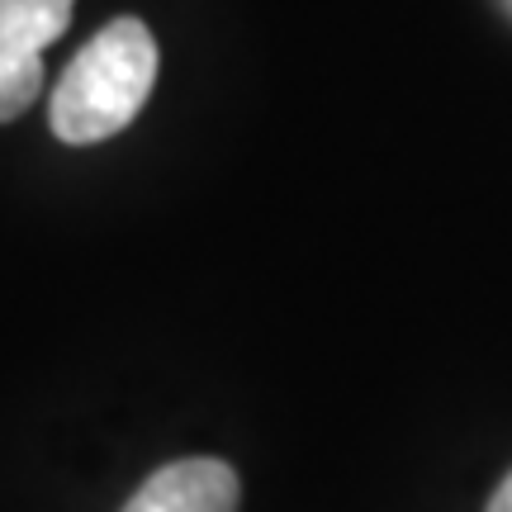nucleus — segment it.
<instances>
[{
	"mask_svg": "<svg viewBox=\"0 0 512 512\" xmlns=\"http://www.w3.org/2000/svg\"><path fill=\"white\" fill-rule=\"evenodd\" d=\"M157 86V38L143 19H114L72 57L53 91V133L72 147L124 133Z\"/></svg>",
	"mask_w": 512,
	"mask_h": 512,
	"instance_id": "1",
	"label": "nucleus"
},
{
	"mask_svg": "<svg viewBox=\"0 0 512 512\" xmlns=\"http://www.w3.org/2000/svg\"><path fill=\"white\" fill-rule=\"evenodd\" d=\"M124 512H238V475L209 456L176 460L147 479Z\"/></svg>",
	"mask_w": 512,
	"mask_h": 512,
	"instance_id": "2",
	"label": "nucleus"
},
{
	"mask_svg": "<svg viewBox=\"0 0 512 512\" xmlns=\"http://www.w3.org/2000/svg\"><path fill=\"white\" fill-rule=\"evenodd\" d=\"M72 5L76 0H0V34L43 53L72 24Z\"/></svg>",
	"mask_w": 512,
	"mask_h": 512,
	"instance_id": "3",
	"label": "nucleus"
},
{
	"mask_svg": "<svg viewBox=\"0 0 512 512\" xmlns=\"http://www.w3.org/2000/svg\"><path fill=\"white\" fill-rule=\"evenodd\" d=\"M43 91V53L0 34V124L19 119Z\"/></svg>",
	"mask_w": 512,
	"mask_h": 512,
	"instance_id": "4",
	"label": "nucleus"
},
{
	"mask_svg": "<svg viewBox=\"0 0 512 512\" xmlns=\"http://www.w3.org/2000/svg\"><path fill=\"white\" fill-rule=\"evenodd\" d=\"M489 512H512V475L494 489V498H489Z\"/></svg>",
	"mask_w": 512,
	"mask_h": 512,
	"instance_id": "5",
	"label": "nucleus"
}]
</instances>
